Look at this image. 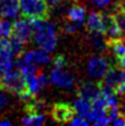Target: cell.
<instances>
[{
  "instance_id": "d6986e66",
  "label": "cell",
  "mask_w": 125,
  "mask_h": 126,
  "mask_svg": "<svg viewBox=\"0 0 125 126\" xmlns=\"http://www.w3.org/2000/svg\"><path fill=\"white\" fill-rule=\"evenodd\" d=\"M111 13H112V16L114 17L115 21H116V23L119 24V27L122 30L123 34L125 35V10L115 6Z\"/></svg>"
},
{
  "instance_id": "9a60e30c",
  "label": "cell",
  "mask_w": 125,
  "mask_h": 126,
  "mask_svg": "<svg viewBox=\"0 0 125 126\" xmlns=\"http://www.w3.org/2000/svg\"><path fill=\"white\" fill-rule=\"evenodd\" d=\"M106 41V48L112 52V54L116 58H121L125 54V40L123 38L121 39H113V40H105Z\"/></svg>"
},
{
  "instance_id": "9c48e42d",
  "label": "cell",
  "mask_w": 125,
  "mask_h": 126,
  "mask_svg": "<svg viewBox=\"0 0 125 126\" xmlns=\"http://www.w3.org/2000/svg\"><path fill=\"white\" fill-rule=\"evenodd\" d=\"M103 22H104V31L103 35L105 40H113V39H121L124 38L122 30L120 29L119 24L116 23L112 13H103Z\"/></svg>"
},
{
  "instance_id": "2e32d148",
  "label": "cell",
  "mask_w": 125,
  "mask_h": 126,
  "mask_svg": "<svg viewBox=\"0 0 125 126\" xmlns=\"http://www.w3.org/2000/svg\"><path fill=\"white\" fill-rule=\"evenodd\" d=\"M27 104L24 106V111L27 113H41L47 106V103L41 98H37L35 96H32L29 100L26 101Z\"/></svg>"
},
{
  "instance_id": "30bf717a",
  "label": "cell",
  "mask_w": 125,
  "mask_h": 126,
  "mask_svg": "<svg viewBox=\"0 0 125 126\" xmlns=\"http://www.w3.org/2000/svg\"><path fill=\"white\" fill-rule=\"evenodd\" d=\"M50 82L61 87H71L74 84V78L66 70H64V67L62 69L54 67L50 74Z\"/></svg>"
},
{
  "instance_id": "83f0119b",
  "label": "cell",
  "mask_w": 125,
  "mask_h": 126,
  "mask_svg": "<svg viewBox=\"0 0 125 126\" xmlns=\"http://www.w3.org/2000/svg\"><path fill=\"white\" fill-rule=\"evenodd\" d=\"M112 124H114V125H125V117L120 115L119 117L115 118V120L113 121Z\"/></svg>"
},
{
  "instance_id": "ba28073f",
  "label": "cell",
  "mask_w": 125,
  "mask_h": 126,
  "mask_svg": "<svg viewBox=\"0 0 125 126\" xmlns=\"http://www.w3.org/2000/svg\"><path fill=\"white\" fill-rule=\"evenodd\" d=\"M77 93L80 98H83L92 104L101 96V84L100 82H83L79 86Z\"/></svg>"
},
{
  "instance_id": "d4e9b609",
  "label": "cell",
  "mask_w": 125,
  "mask_h": 126,
  "mask_svg": "<svg viewBox=\"0 0 125 126\" xmlns=\"http://www.w3.org/2000/svg\"><path fill=\"white\" fill-rule=\"evenodd\" d=\"M91 2L97 8H105L111 3V0H91Z\"/></svg>"
},
{
  "instance_id": "8992f818",
  "label": "cell",
  "mask_w": 125,
  "mask_h": 126,
  "mask_svg": "<svg viewBox=\"0 0 125 126\" xmlns=\"http://www.w3.org/2000/svg\"><path fill=\"white\" fill-rule=\"evenodd\" d=\"M33 35V28L32 22L28 18H22V19L16 20L12 22V32L11 37L17 38L20 41H22L24 44L28 43Z\"/></svg>"
},
{
  "instance_id": "ffe728a7",
  "label": "cell",
  "mask_w": 125,
  "mask_h": 126,
  "mask_svg": "<svg viewBox=\"0 0 125 126\" xmlns=\"http://www.w3.org/2000/svg\"><path fill=\"white\" fill-rule=\"evenodd\" d=\"M53 66L55 69H62V67H65L66 65V60L64 58L63 54H57L52 60Z\"/></svg>"
},
{
  "instance_id": "5b68a950",
  "label": "cell",
  "mask_w": 125,
  "mask_h": 126,
  "mask_svg": "<svg viewBox=\"0 0 125 126\" xmlns=\"http://www.w3.org/2000/svg\"><path fill=\"white\" fill-rule=\"evenodd\" d=\"M74 106H72L69 103L64 102H58L51 107L50 115L52 120L60 124H69L70 121L75 116Z\"/></svg>"
},
{
  "instance_id": "4dcf8cb0",
  "label": "cell",
  "mask_w": 125,
  "mask_h": 126,
  "mask_svg": "<svg viewBox=\"0 0 125 126\" xmlns=\"http://www.w3.org/2000/svg\"><path fill=\"white\" fill-rule=\"evenodd\" d=\"M12 123L10 122V121H6V120H3V121H0V126H3V125H7V126H10Z\"/></svg>"
},
{
  "instance_id": "44dd1931",
  "label": "cell",
  "mask_w": 125,
  "mask_h": 126,
  "mask_svg": "<svg viewBox=\"0 0 125 126\" xmlns=\"http://www.w3.org/2000/svg\"><path fill=\"white\" fill-rule=\"evenodd\" d=\"M11 32H12V22H10L9 20L2 21V33H3V38H10Z\"/></svg>"
},
{
  "instance_id": "7c38bea8",
  "label": "cell",
  "mask_w": 125,
  "mask_h": 126,
  "mask_svg": "<svg viewBox=\"0 0 125 126\" xmlns=\"http://www.w3.org/2000/svg\"><path fill=\"white\" fill-rule=\"evenodd\" d=\"M86 29L89 32H100L103 34L104 22L103 13L100 11H92L86 19Z\"/></svg>"
},
{
  "instance_id": "ac0fdd59",
  "label": "cell",
  "mask_w": 125,
  "mask_h": 126,
  "mask_svg": "<svg viewBox=\"0 0 125 126\" xmlns=\"http://www.w3.org/2000/svg\"><path fill=\"white\" fill-rule=\"evenodd\" d=\"M73 106H74V109H75V112L79 114V116L86 118L88 114L90 113V111H91L92 104H91L90 102H88V101H85V100H83V98H80L79 97V100L74 103V105H73Z\"/></svg>"
},
{
  "instance_id": "1f68e13d",
  "label": "cell",
  "mask_w": 125,
  "mask_h": 126,
  "mask_svg": "<svg viewBox=\"0 0 125 126\" xmlns=\"http://www.w3.org/2000/svg\"><path fill=\"white\" fill-rule=\"evenodd\" d=\"M2 37H3V33H2V21L0 20V40L2 39Z\"/></svg>"
},
{
  "instance_id": "52a82bcc",
  "label": "cell",
  "mask_w": 125,
  "mask_h": 126,
  "mask_svg": "<svg viewBox=\"0 0 125 126\" xmlns=\"http://www.w3.org/2000/svg\"><path fill=\"white\" fill-rule=\"evenodd\" d=\"M110 64L105 58L101 55H93L88 62V73L93 80H102Z\"/></svg>"
},
{
  "instance_id": "5bb4252c",
  "label": "cell",
  "mask_w": 125,
  "mask_h": 126,
  "mask_svg": "<svg viewBox=\"0 0 125 126\" xmlns=\"http://www.w3.org/2000/svg\"><path fill=\"white\" fill-rule=\"evenodd\" d=\"M68 19L81 27L85 20V8L81 4H73L68 10Z\"/></svg>"
},
{
  "instance_id": "e0dca14e",
  "label": "cell",
  "mask_w": 125,
  "mask_h": 126,
  "mask_svg": "<svg viewBox=\"0 0 125 126\" xmlns=\"http://www.w3.org/2000/svg\"><path fill=\"white\" fill-rule=\"evenodd\" d=\"M46 121L44 115L41 113H27L21 120V123L24 125H34V126H40L42 125Z\"/></svg>"
},
{
  "instance_id": "603a6c76",
  "label": "cell",
  "mask_w": 125,
  "mask_h": 126,
  "mask_svg": "<svg viewBox=\"0 0 125 126\" xmlns=\"http://www.w3.org/2000/svg\"><path fill=\"white\" fill-rule=\"evenodd\" d=\"M70 125H72V126H77V125H81V126H88L90 123L88 122V120L86 118H84V117H73L72 120L70 121V123H69Z\"/></svg>"
},
{
  "instance_id": "f1b7e54d",
  "label": "cell",
  "mask_w": 125,
  "mask_h": 126,
  "mask_svg": "<svg viewBox=\"0 0 125 126\" xmlns=\"http://www.w3.org/2000/svg\"><path fill=\"white\" fill-rule=\"evenodd\" d=\"M117 65L122 69H125V54H123L121 58L117 59Z\"/></svg>"
},
{
  "instance_id": "7a4b0ae2",
  "label": "cell",
  "mask_w": 125,
  "mask_h": 126,
  "mask_svg": "<svg viewBox=\"0 0 125 126\" xmlns=\"http://www.w3.org/2000/svg\"><path fill=\"white\" fill-rule=\"evenodd\" d=\"M1 89L3 91L17 95L22 101H27L31 97L27 90L24 78L19 69H11L10 71L6 72V73H2Z\"/></svg>"
},
{
  "instance_id": "6da1fadb",
  "label": "cell",
  "mask_w": 125,
  "mask_h": 126,
  "mask_svg": "<svg viewBox=\"0 0 125 126\" xmlns=\"http://www.w3.org/2000/svg\"><path fill=\"white\" fill-rule=\"evenodd\" d=\"M33 28V40L41 50L50 53L57 47L58 38L54 26L48 19H30Z\"/></svg>"
},
{
  "instance_id": "4316f807",
  "label": "cell",
  "mask_w": 125,
  "mask_h": 126,
  "mask_svg": "<svg viewBox=\"0 0 125 126\" xmlns=\"http://www.w3.org/2000/svg\"><path fill=\"white\" fill-rule=\"evenodd\" d=\"M65 0H46V2L49 4L50 7H57V6H60L62 4Z\"/></svg>"
},
{
  "instance_id": "4fadbf2b",
  "label": "cell",
  "mask_w": 125,
  "mask_h": 126,
  "mask_svg": "<svg viewBox=\"0 0 125 126\" xmlns=\"http://www.w3.org/2000/svg\"><path fill=\"white\" fill-rule=\"evenodd\" d=\"M19 11V0H0V18H15Z\"/></svg>"
},
{
  "instance_id": "277c9868",
  "label": "cell",
  "mask_w": 125,
  "mask_h": 126,
  "mask_svg": "<svg viewBox=\"0 0 125 126\" xmlns=\"http://www.w3.org/2000/svg\"><path fill=\"white\" fill-rule=\"evenodd\" d=\"M101 83L110 87L116 95L125 92V69L117 66H111L102 78Z\"/></svg>"
},
{
  "instance_id": "3957f363",
  "label": "cell",
  "mask_w": 125,
  "mask_h": 126,
  "mask_svg": "<svg viewBox=\"0 0 125 126\" xmlns=\"http://www.w3.org/2000/svg\"><path fill=\"white\" fill-rule=\"evenodd\" d=\"M22 17L28 19H49L51 7L46 0H19Z\"/></svg>"
},
{
  "instance_id": "484cf974",
  "label": "cell",
  "mask_w": 125,
  "mask_h": 126,
  "mask_svg": "<svg viewBox=\"0 0 125 126\" xmlns=\"http://www.w3.org/2000/svg\"><path fill=\"white\" fill-rule=\"evenodd\" d=\"M7 104H8V97H7V95L4 94L3 90L0 89V109L6 107Z\"/></svg>"
},
{
  "instance_id": "f546056e",
  "label": "cell",
  "mask_w": 125,
  "mask_h": 126,
  "mask_svg": "<svg viewBox=\"0 0 125 126\" xmlns=\"http://www.w3.org/2000/svg\"><path fill=\"white\" fill-rule=\"evenodd\" d=\"M115 6L119 7V8H121V9H123V10H125V0H120Z\"/></svg>"
},
{
  "instance_id": "cb8c5ba5",
  "label": "cell",
  "mask_w": 125,
  "mask_h": 126,
  "mask_svg": "<svg viewBox=\"0 0 125 126\" xmlns=\"http://www.w3.org/2000/svg\"><path fill=\"white\" fill-rule=\"evenodd\" d=\"M78 24L77 23H74V22H72V21H66L65 23H64V31L65 32H68V33H73V32H75L77 31V28H78Z\"/></svg>"
},
{
  "instance_id": "d6a6232c",
  "label": "cell",
  "mask_w": 125,
  "mask_h": 126,
  "mask_svg": "<svg viewBox=\"0 0 125 126\" xmlns=\"http://www.w3.org/2000/svg\"><path fill=\"white\" fill-rule=\"evenodd\" d=\"M1 83H2V73H0V89H1Z\"/></svg>"
},
{
  "instance_id": "8fae6325",
  "label": "cell",
  "mask_w": 125,
  "mask_h": 126,
  "mask_svg": "<svg viewBox=\"0 0 125 126\" xmlns=\"http://www.w3.org/2000/svg\"><path fill=\"white\" fill-rule=\"evenodd\" d=\"M21 61L24 64H48L49 62L51 61V58L49 55L48 52L43 50H32L29 51V52H26L23 55H22Z\"/></svg>"
},
{
  "instance_id": "7402d4cb",
  "label": "cell",
  "mask_w": 125,
  "mask_h": 126,
  "mask_svg": "<svg viewBox=\"0 0 125 126\" xmlns=\"http://www.w3.org/2000/svg\"><path fill=\"white\" fill-rule=\"evenodd\" d=\"M120 95H121V98L117 100V107H119L120 115L125 117V92H123Z\"/></svg>"
}]
</instances>
